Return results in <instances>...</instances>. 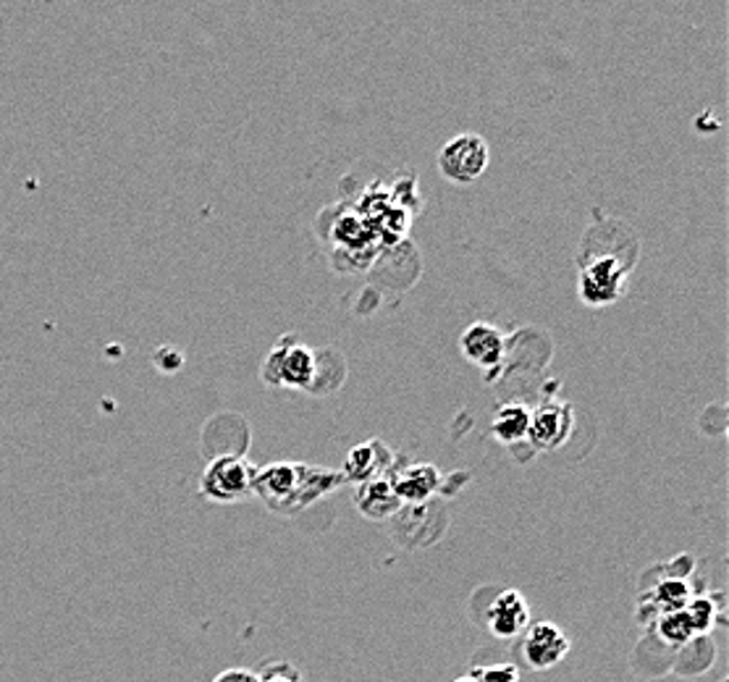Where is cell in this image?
<instances>
[{"mask_svg": "<svg viewBox=\"0 0 729 682\" xmlns=\"http://www.w3.org/2000/svg\"><path fill=\"white\" fill-rule=\"evenodd\" d=\"M483 625L498 640L519 638L530 625L528 599L515 589H504L494 593V599L483 606Z\"/></svg>", "mask_w": 729, "mask_h": 682, "instance_id": "52a82bcc", "label": "cell"}, {"mask_svg": "<svg viewBox=\"0 0 729 682\" xmlns=\"http://www.w3.org/2000/svg\"><path fill=\"white\" fill-rule=\"evenodd\" d=\"M255 674H258V682H305V674L296 670L292 661L283 659L266 661Z\"/></svg>", "mask_w": 729, "mask_h": 682, "instance_id": "44dd1931", "label": "cell"}, {"mask_svg": "<svg viewBox=\"0 0 729 682\" xmlns=\"http://www.w3.org/2000/svg\"><path fill=\"white\" fill-rule=\"evenodd\" d=\"M489 142L481 134H457L438 153V171L451 185H472L485 174L489 168Z\"/></svg>", "mask_w": 729, "mask_h": 682, "instance_id": "3957f363", "label": "cell"}, {"mask_svg": "<svg viewBox=\"0 0 729 682\" xmlns=\"http://www.w3.org/2000/svg\"><path fill=\"white\" fill-rule=\"evenodd\" d=\"M572 425V407L570 404H543L541 410L530 412V428H528V438L532 444V449L538 451H551L557 447H562L570 436Z\"/></svg>", "mask_w": 729, "mask_h": 682, "instance_id": "ba28073f", "label": "cell"}, {"mask_svg": "<svg viewBox=\"0 0 729 682\" xmlns=\"http://www.w3.org/2000/svg\"><path fill=\"white\" fill-rule=\"evenodd\" d=\"M357 506L368 519H386L394 517L402 510V502L396 499L394 489H391L389 476L370 478V481L360 483L357 491Z\"/></svg>", "mask_w": 729, "mask_h": 682, "instance_id": "4fadbf2b", "label": "cell"}, {"mask_svg": "<svg viewBox=\"0 0 729 682\" xmlns=\"http://www.w3.org/2000/svg\"><path fill=\"white\" fill-rule=\"evenodd\" d=\"M378 451L381 447L378 444H362V447H357L349 451L347 457V470L341 472L344 478H352L357 483H365L370 481V478H378L383 476V465L378 462Z\"/></svg>", "mask_w": 729, "mask_h": 682, "instance_id": "ac0fdd59", "label": "cell"}, {"mask_svg": "<svg viewBox=\"0 0 729 682\" xmlns=\"http://www.w3.org/2000/svg\"><path fill=\"white\" fill-rule=\"evenodd\" d=\"M693 599V585L687 580L680 578H661L659 583H653V589L646 591L643 601L648 606H653L657 614H670V612H680L691 604Z\"/></svg>", "mask_w": 729, "mask_h": 682, "instance_id": "5bb4252c", "label": "cell"}, {"mask_svg": "<svg viewBox=\"0 0 729 682\" xmlns=\"http://www.w3.org/2000/svg\"><path fill=\"white\" fill-rule=\"evenodd\" d=\"M627 268L617 255H598L580 268V297L585 305L604 308L625 292Z\"/></svg>", "mask_w": 729, "mask_h": 682, "instance_id": "5b68a950", "label": "cell"}, {"mask_svg": "<svg viewBox=\"0 0 729 682\" xmlns=\"http://www.w3.org/2000/svg\"><path fill=\"white\" fill-rule=\"evenodd\" d=\"M651 630L657 633V638L661 640V644H666L670 648H680V646H685L691 638H695V627L685 610L661 614Z\"/></svg>", "mask_w": 729, "mask_h": 682, "instance_id": "e0dca14e", "label": "cell"}, {"mask_svg": "<svg viewBox=\"0 0 729 682\" xmlns=\"http://www.w3.org/2000/svg\"><path fill=\"white\" fill-rule=\"evenodd\" d=\"M721 610H725V599H721L719 593H700V596H693L691 604L685 606V612L695 627V636H711L714 625L721 623Z\"/></svg>", "mask_w": 729, "mask_h": 682, "instance_id": "2e32d148", "label": "cell"}, {"mask_svg": "<svg viewBox=\"0 0 729 682\" xmlns=\"http://www.w3.org/2000/svg\"><path fill=\"white\" fill-rule=\"evenodd\" d=\"M570 636L557 623H532L519 640V657L532 672H546L570 657Z\"/></svg>", "mask_w": 729, "mask_h": 682, "instance_id": "8992f818", "label": "cell"}, {"mask_svg": "<svg viewBox=\"0 0 729 682\" xmlns=\"http://www.w3.org/2000/svg\"><path fill=\"white\" fill-rule=\"evenodd\" d=\"M468 678L472 682H519V670L509 661H496V664L475 667Z\"/></svg>", "mask_w": 729, "mask_h": 682, "instance_id": "ffe728a7", "label": "cell"}, {"mask_svg": "<svg viewBox=\"0 0 729 682\" xmlns=\"http://www.w3.org/2000/svg\"><path fill=\"white\" fill-rule=\"evenodd\" d=\"M318 376V353L296 339H283L262 365V378L273 387L310 389Z\"/></svg>", "mask_w": 729, "mask_h": 682, "instance_id": "7a4b0ae2", "label": "cell"}, {"mask_svg": "<svg viewBox=\"0 0 729 682\" xmlns=\"http://www.w3.org/2000/svg\"><path fill=\"white\" fill-rule=\"evenodd\" d=\"M459 347H462V355L468 357L472 365H478V368H485V370H494V368H498V362L504 360L506 339L494 323L478 321V323H472V326L464 328L462 339H459Z\"/></svg>", "mask_w": 729, "mask_h": 682, "instance_id": "9c48e42d", "label": "cell"}, {"mask_svg": "<svg viewBox=\"0 0 729 682\" xmlns=\"http://www.w3.org/2000/svg\"><path fill=\"white\" fill-rule=\"evenodd\" d=\"M153 365L160 370V373L171 376V373H177L181 365H184V353L177 347H171V344H166V347H158L153 353Z\"/></svg>", "mask_w": 729, "mask_h": 682, "instance_id": "7402d4cb", "label": "cell"}, {"mask_svg": "<svg viewBox=\"0 0 729 682\" xmlns=\"http://www.w3.org/2000/svg\"><path fill=\"white\" fill-rule=\"evenodd\" d=\"M391 489L400 502L407 504H423L441 489V472L434 465L420 462V465H407V468L391 472L389 476Z\"/></svg>", "mask_w": 729, "mask_h": 682, "instance_id": "30bf717a", "label": "cell"}, {"mask_svg": "<svg viewBox=\"0 0 729 682\" xmlns=\"http://www.w3.org/2000/svg\"><path fill=\"white\" fill-rule=\"evenodd\" d=\"M368 236V224H365L362 219H357V215H344L339 224H336V239L349 249H362Z\"/></svg>", "mask_w": 729, "mask_h": 682, "instance_id": "d6986e66", "label": "cell"}, {"mask_svg": "<svg viewBox=\"0 0 729 682\" xmlns=\"http://www.w3.org/2000/svg\"><path fill=\"white\" fill-rule=\"evenodd\" d=\"M719 682H727V680H719Z\"/></svg>", "mask_w": 729, "mask_h": 682, "instance_id": "d4e9b609", "label": "cell"}, {"mask_svg": "<svg viewBox=\"0 0 729 682\" xmlns=\"http://www.w3.org/2000/svg\"><path fill=\"white\" fill-rule=\"evenodd\" d=\"M455 682H472V680H470V678H468V674H464V678H457V680H455Z\"/></svg>", "mask_w": 729, "mask_h": 682, "instance_id": "cb8c5ba5", "label": "cell"}, {"mask_svg": "<svg viewBox=\"0 0 729 682\" xmlns=\"http://www.w3.org/2000/svg\"><path fill=\"white\" fill-rule=\"evenodd\" d=\"M491 428H494V436L498 441L512 447V444L528 438L530 410L519 402L504 404V407H498V412L494 415V425H491Z\"/></svg>", "mask_w": 729, "mask_h": 682, "instance_id": "9a60e30c", "label": "cell"}, {"mask_svg": "<svg viewBox=\"0 0 729 682\" xmlns=\"http://www.w3.org/2000/svg\"><path fill=\"white\" fill-rule=\"evenodd\" d=\"M341 481H347L341 472H328V470L307 468V465L281 462V465H271V468L255 472L253 491H258V494L266 499L273 510L294 515L296 510H302V506L313 502V499H318L321 494H326V491L336 489Z\"/></svg>", "mask_w": 729, "mask_h": 682, "instance_id": "6da1fadb", "label": "cell"}, {"mask_svg": "<svg viewBox=\"0 0 729 682\" xmlns=\"http://www.w3.org/2000/svg\"><path fill=\"white\" fill-rule=\"evenodd\" d=\"M213 682H258V674L253 670H242V667H234V670H224L213 678Z\"/></svg>", "mask_w": 729, "mask_h": 682, "instance_id": "603a6c76", "label": "cell"}, {"mask_svg": "<svg viewBox=\"0 0 729 682\" xmlns=\"http://www.w3.org/2000/svg\"><path fill=\"white\" fill-rule=\"evenodd\" d=\"M255 470L242 457L221 455L208 465L200 478V494L211 502L232 504L253 491Z\"/></svg>", "mask_w": 729, "mask_h": 682, "instance_id": "277c9868", "label": "cell"}, {"mask_svg": "<svg viewBox=\"0 0 729 682\" xmlns=\"http://www.w3.org/2000/svg\"><path fill=\"white\" fill-rule=\"evenodd\" d=\"M672 661H674V648L661 644L653 630H646L643 638L638 640L630 653V670L636 672L638 678L659 680L672 674Z\"/></svg>", "mask_w": 729, "mask_h": 682, "instance_id": "8fae6325", "label": "cell"}, {"mask_svg": "<svg viewBox=\"0 0 729 682\" xmlns=\"http://www.w3.org/2000/svg\"><path fill=\"white\" fill-rule=\"evenodd\" d=\"M717 644L711 636H695L687 640L685 646L674 648V661H672V674L677 678H700L717 664Z\"/></svg>", "mask_w": 729, "mask_h": 682, "instance_id": "7c38bea8", "label": "cell"}]
</instances>
